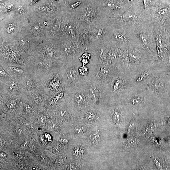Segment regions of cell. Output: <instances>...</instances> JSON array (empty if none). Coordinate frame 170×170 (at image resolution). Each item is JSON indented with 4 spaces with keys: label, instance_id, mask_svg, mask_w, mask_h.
<instances>
[{
    "label": "cell",
    "instance_id": "cell-11",
    "mask_svg": "<svg viewBox=\"0 0 170 170\" xmlns=\"http://www.w3.org/2000/svg\"><path fill=\"white\" fill-rule=\"evenodd\" d=\"M48 95L45 91H40L35 92L26 96L36 107H40L43 106L44 101L46 100Z\"/></svg>",
    "mask_w": 170,
    "mask_h": 170
},
{
    "label": "cell",
    "instance_id": "cell-5",
    "mask_svg": "<svg viewBox=\"0 0 170 170\" xmlns=\"http://www.w3.org/2000/svg\"><path fill=\"white\" fill-rule=\"evenodd\" d=\"M19 79L22 94L26 96L40 91H44L47 93L43 80L31 72Z\"/></svg>",
    "mask_w": 170,
    "mask_h": 170
},
{
    "label": "cell",
    "instance_id": "cell-19",
    "mask_svg": "<svg viewBox=\"0 0 170 170\" xmlns=\"http://www.w3.org/2000/svg\"><path fill=\"white\" fill-rule=\"evenodd\" d=\"M79 73L81 75L84 76L88 77L89 69L86 65H82L78 69Z\"/></svg>",
    "mask_w": 170,
    "mask_h": 170
},
{
    "label": "cell",
    "instance_id": "cell-36",
    "mask_svg": "<svg viewBox=\"0 0 170 170\" xmlns=\"http://www.w3.org/2000/svg\"><path fill=\"white\" fill-rule=\"evenodd\" d=\"M18 11L21 14L24 13L26 11L25 9L22 6H20L18 8Z\"/></svg>",
    "mask_w": 170,
    "mask_h": 170
},
{
    "label": "cell",
    "instance_id": "cell-12",
    "mask_svg": "<svg viewBox=\"0 0 170 170\" xmlns=\"http://www.w3.org/2000/svg\"><path fill=\"white\" fill-rule=\"evenodd\" d=\"M163 82L162 81L157 78L155 79L154 80L152 81V89L155 91H158L162 89L164 87Z\"/></svg>",
    "mask_w": 170,
    "mask_h": 170
},
{
    "label": "cell",
    "instance_id": "cell-15",
    "mask_svg": "<svg viewBox=\"0 0 170 170\" xmlns=\"http://www.w3.org/2000/svg\"><path fill=\"white\" fill-rule=\"evenodd\" d=\"M85 116L90 120H95L99 119V117L97 113L93 110H89L85 113Z\"/></svg>",
    "mask_w": 170,
    "mask_h": 170
},
{
    "label": "cell",
    "instance_id": "cell-2",
    "mask_svg": "<svg viewBox=\"0 0 170 170\" xmlns=\"http://www.w3.org/2000/svg\"><path fill=\"white\" fill-rule=\"evenodd\" d=\"M63 63L61 60L52 61L36 57L28 61L26 65L31 72L44 79L59 72Z\"/></svg>",
    "mask_w": 170,
    "mask_h": 170
},
{
    "label": "cell",
    "instance_id": "cell-14",
    "mask_svg": "<svg viewBox=\"0 0 170 170\" xmlns=\"http://www.w3.org/2000/svg\"><path fill=\"white\" fill-rule=\"evenodd\" d=\"M91 55L87 53L86 50L85 53H84L79 58V60L81 62L82 65H89L90 62V56Z\"/></svg>",
    "mask_w": 170,
    "mask_h": 170
},
{
    "label": "cell",
    "instance_id": "cell-34",
    "mask_svg": "<svg viewBox=\"0 0 170 170\" xmlns=\"http://www.w3.org/2000/svg\"><path fill=\"white\" fill-rule=\"evenodd\" d=\"M38 10L39 11H41V12H45L47 11L48 8L46 6H42L39 7L38 8Z\"/></svg>",
    "mask_w": 170,
    "mask_h": 170
},
{
    "label": "cell",
    "instance_id": "cell-41",
    "mask_svg": "<svg viewBox=\"0 0 170 170\" xmlns=\"http://www.w3.org/2000/svg\"><path fill=\"white\" fill-rule=\"evenodd\" d=\"M1 156L2 158H5L6 157V155L4 152H1Z\"/></svg>",
    "mask_w": 170,
    "mask_h": 170
},
{
    "label": "cell",
    "instance_id": "cell-20",
    "mask_svg": "<svg viewBox=\"0 0 170 170\" xmlns=\"http://www.w3.org/2000/svg\"><path fill=\"white\" fill-rule=\"evenodd\" d=\"M150 73V72L148 71H145L143 73H142L137 78L136 82H140L145 80L149 75Z\"/></svg>",
    "mask_w": 170,
    "mask_h": 170
},
{
    "label": "cell",
    "instance_id": "cell-3",
    "mask_svg": "<svg viewBox=\"0 0 170 170\" xmlns=\"http://www.w3.org/2000/svg\"><path fill=\"white\" fill-rule=\"evenodd\" d=\"M128 84L125 73L120 71L115 73L103 84L107 99L123 96L126 91Z\"/></svg>",
    "mask_w": 170,
    "mask_h": 170
},
{
    "label": "cell",
    "instance_id": "cell-40",
    "mask_svg": "<svg viewBox=\"0 0 170 170\" xmlns=\"http://www.w3.org/2000/svg\"><path fill=\"white\" fill-rule=\"evenodd\" d=\"M45 137L47 139H48V141H50L51 140V137L50 134H48V133H46L45 134Z\"/></svg>",
    "mask_w": 170,
    "mask_h": 170
},
{
    "label": "cell",
    "instance_id": "cell-31",
    "mask_svg": "<svg viewBox=\"0 0 170 170\" xmlns=\"http://www.w3.org/2000/svg\"><path fill=\"white\" fill-rule=\"evenodd\" d=\"M168 8H164L161 9L159 11H158V14L159 15H162L164 14L167 12V10H168Z\"/></svg>",
    "mask_w": 170,
    "mask_h": 170
},
{
    "label": "cell",
    "instance_id": "cell-22",
    "mask_svg": "<svg viewBox=\"0 0 170 170\" xmlns=\"http://www.w3.org/2000/svg\"><path fill=\"white\" fill-rule=\"evenodd\" d=\"M93 16L92 11L90 9H87L84 12V17L85 20H89L91 19Z\"/></svg>",
    "mask_w": 170,
    "mask_h": 170
},
{
    "label": "cell",
    "instance_id": "cell-26",
    "mask_svg": "<svg viewBox=\"0 0 170 170\" xmlns=\"http://www.w3.org/2000/svg\"><path fill=\"white\" fill-rule=\"evenodd\" d=\"M114 36L115 39L117 41L121 42L124 40V37L121 33H120L118 32L115 33L114 34Z\"/></svg>",
    "mask_w": 170,
    "mask_h": 170
},
{
    "label": "cell",
    "instance_id": "cell-30",
    "mask_svg": "<svg viewBox=\"0 0 170 170\" xmlns=\"http://www.w3.org/2000/svg\"><path fill=\"white\" fill-rule=\"evenodd\" d=\"M130 58L133 60H138L139 57L135 54L133 53H130L129 54Z\"/></svg>",
    "mask_w": 170,
    "mask_h": 170
},
{
    "label": "cell",
    "instance_id": "cell-16",
    "mask_svg": "<svg viewBox=\"0 0 170 170\" xmlns=\"http://www.w3.org/2000/svg\"><path fill=\"white\" fill-rule=\"evenodd\" d=\"M156 44L158 54L161 55L164 47V43L163 40L159 37L157 38L156 39Z\"/></svg>",
    "mask_w": 170,
    "mask_h": 170
},
{
    "label": "cell",
    "instance_id": "cell-18",
    "mask_svg": "<svg viewBox=\"0 0 170 170\" xmlns=\"http://www.w3.org/2000/svg\"><path fill=\"white\" fill-rule=\"evenodd\" d=\"M84 153V149L80 146L75 147L73 152V155L76 157H79L83 156Z\"/></svg>",
    "mask_w": 170,
    "mask_h": 170
},
{
    "label": "cell",
    "instance_id": "cell-38",
    "mask_svg": "<svg viewBox=\"0 0 170 170\" xmlns=\"http://www.w3.org/2000/svg\"><path fill=\"white\" fill-rule=\"evenodd\" d=\"M27 144L28 143L27 142H25L23 144L21 145V147H20V149H23L25 148V147L27 146Z\"/></svg>",
    "mask_w": 170,
    "mask_h": 170
},
{
    "label": "cell",
    "instance_id": "cell-32",
    "mask_svg": "<svg viewBox=\"0 0 170 170\" xmlns=\"http://www.w3.org/2000/svg\"><path fill=\"white\" fill-rule=\"evenodd\" d=\"M103 31L102 29H99L96 33V37L97 38L99 39L103 36Z\"/></svg>",
    "mask_w": 170,
    "mask_h": 170
},
{
    "label": "cell",
    "instance_id": "cell-23",
    "mask_svg": "<svg viewBox=\"0 0 170 170\" xmlns=\"http://www.w3.org/2000/svg\"><path fill=\"white\" fill-rule=\"evenodd\" d=\"M134 16V14L131 11L125 13L123 15V19L125 21H128L133 18Z\"/></svg>",
    "mask_w": 170,
    "mask_h": 170
},
{
    "label": "cell",
    "instance_id": "cell-17",
    "mask_svg": "<svg viewBox=\"0 0 170 170\" xmlns=\"http://www.w3.org/2000/svg\"><path fill=\"white\" fill-rule=\"evenodd\" d=\"M100 134L98 132H95L91 135L90 139L92 143L94 145H97L100 141Z\"/></svg>",
    "mask_w": 170,
    "mask_h": 170
},
{
    "label": "cell",
    "instance_id": "cell-35",
    "mask_svg": "<svg viewBox=\"0 0 170 170\" xmlns=\"http://www.w3.org/2000/svg\"><path fill=\"white\" fill-rule=\"evenodd\" d=\"M150 0H143L144 6L145 8H147L149 5Z\"/></svg>",
    "mask_w": 170,
    "mask_h": 170
},
{
    "label": "cell",
    "instance_id": "cell-37",
    "mask_svg": "<svg viewBox=\"0 0 170 170\" xmlns=\"http://www.w3.org/2000/svg\"><path fill=\"white\" fill-rule=\"evenodd\" d=\"M15 131L18 134H21L22 133V131L21 128H19V127H16L15 128Z\"/></svg>",
    "mask_w": 170,
    "mask_h": 170
},
{
    "label": "cell",
    "instance_id": "cell-4",
    "mask_svg": "<svg viewBox=\"0 0 170 170\" xmlns=\"http://www.w3.org/2000/svg\"><path fill=\"white\" fill-rule=\"evenodd\" d=\"M88 103L99 106L107 99L104 85L97 82L88 79L84 88Z\"/></svg>",
    "mask_w": 170,
    "mask_h": 170
},
{
    "label": "cell",
    "instance_id": "cell-29",
    "mask_svg": "<svg viewBox=\"0 0 170 170\" xmlns=\"http://www.w3.org/2000/svg\"><path fill=\"white\" fill-rule=\"evenodd\" d=\"M15 29V26L13 24H9L6 27V31L8 33H11L13 32Z\"/></svg>",
    "mask_w": 170,
    "mask_h": 170
},
{
    "label": "cell",
    "instance_id": "cell-43",
    "mask_svg": "<svg viewBox=\"0 0 170 170\" xmlns=\"http://www.w3.org/2000/svg\"><path fill=\"white\" fill-rule=\"evenodd\" d=\"M169 67V70H170V65Z\"/></svg>",
    "mask_w": 170,
    "mask_h": 170
},
{
    "label": "cell",
    "instance_id": "cell-28",
    "mask_svg": "<svg viewBox=\"0 0 170 170\" xmlns=\"http://www.w3.org/2000/svg\"><path fill=\"white\" fill-rule=\"evenodd\" d=\"M32 30L33 32L35 34L38 33L41 29V26L39 24H35L32 26Z\"/></svg>",
    "mask_w": 170,
    "mask_h": 170
},
{
    "label": "cell",
    "instance_id": "cell-45",
    "mask_svg": "<svg viewBox=\"0 0 170 170\" xmlns=\"http://www.w3.org/2000/svg\"><path fill=\"white\" fill-rule=\"evenodd\" d=\"M55 1H59V0H55Z\"/></svg>",
    "mask_w": 170,
    "mask_h": 170
},
{
    "label": "cell",
    "instance_id": "cell-13",
    "mask_svg": "<svg viewBox=\"0 0 170 170\" xmlns=\"http://www.w3.org/2000/svg\"><path fill=\"white\" fill-rule=\"evenodd\" d=\"M12 79L10 76L9 75L2 67L1 65L0 66V83L5 82L11 80Z\"/></svg>",
    "mask_w": 170,
    "mask_h": 170
},
{
    "label": "cell",
    "instance_id": "cell-44",
    "mask_svg": "<svg viewBox=\"0 0 170 170\" xmlns=\"http://www.w3.org/2000/svg\"><path fill=\"white\" fill-rule=\"evenodd\" d=\"M126 1H130V0H126Z\"/></svg>",
    "mask_w": 170,
    "mask_h": 170
},
{
    "label": "cell",
    "instance_id": "cell-25",
    "mask_svg": "<svg viewBox=\"0 0 170 170\" xmlns=\"http://www.w3.org/2000/svg\"><path fill=\"white\" fill-rule=\"evenodd\" d=\"M46 116L44 113H42L39 116L38 120L40 124L43 125L45 124L46 120Z\"/></svg>",
    "mask_w": 170,
    "mask_h": 170
},
{
    "label": "cell",
    "instance_id": "cell-27",
    "mask_svg": "<svg viewBox=\"0 0 170 170\" xmlns=\"http://www.w3.org/2000/svg\"><path fill=\"white\" fill-rule=\"evenodd\" d=\"M75 132L77 133H84L86 129L84 127L82 126H77L74 128Z\"/></svg>",
    "mask_w": 170,
    "mask_h": 170
},
{
    "label": "cell",
    "instance_id": "cell-10",
    "mask_svg": "<svg viewBox=\"0 0 170 170\" xmlns=\"http://www.w3.org/2000/svg\"><path fill=\"white\" fill-rule=\"evenodd\" d=\"M38 56L42 58L52 61L61 60H58L59 52L57 49L51 45H47L44 47L39 52Z\"/></svg>",
    "mask_w": 170,
    "mask_h": 170
},
{
    "label": "cell",
    "instance_id": "cell-24",
    "mask_svg": "<svg viewBox=\"0 0 170 170\" xmlns=\"http://www.w3.org/2000/svg\"><path fill=\"white\" fill-rule=\"evenodd\" d=\"M141 40L145 46L148 47V41L147 37L144 34L141 33L140 35Z\"/></svg>",
    "mask_w": 170,
    "mask_h": 170
},
{
    "label": "cell",
    "instance_id": "cell-1",
    "mask_svg": "<svg viewBox=\"0 0 170 170\" xmlns=\"http://www.w3.org/2000/svg\"><path fill=\"white\" fill-rule=\"evenodd\" d=\"M82 64L79 60L63 63L59 72L62 79L65 92L83 89L89 79L88 76L80 75L78 69Z\"/></svg>",
    "mask_w": 170,
    "mask_h": 170
},
{
    "label": "cell",
    "instance_id": "cell-39",
    "mask_svg": "<svg viewBox=\"0 0 170 170\" xmlns=\"http://www.w3.org/2000/svg\"><path fill=\"white\" fill-rule=\"evenodd\" d=\"M80 2H78L75 3L73 4V5H71V7L73 8H74L78 6L80 4Z\"/></svg>",
    "mask_w": 170,
    "mask_h": 170
},
{
    "label": "cell",
    "instance_id": "cell-42",
    "mask_svg": "<svg viewBox=\"0 0 170 170\" xmlns=\"http://www.w3.org/2000/svg\"><path fill=\"white\" fill-rule=\"evenodd\" d=\"M39 0H32L33 2L34 3L37 2V1H39Z\"/></svg>",
    "mask_w": 170,
    "mask_h": 170
},
{
    "label": "cell",
    "instance_id": "cell-7",
    "mask_svg": "<svg viewBox=\"0 0 170 170\" xmlns=\"http://www.w3.org/2000/svg\"><path fill=\"white\" fill-rule=\"evenodd\" d=\"M64 98L80 109H85L89 103L83 89L70 92H65Z\"/></svg>",
    "mask_w": 170,
    "mask_h": 170
},
{
    "label": "cell",
    "instance_id": "cell-6",
    "mask_svg": "<svg viewBox=\"0 0 170 170\" xmlns=\"http://www.w3.org/2000/svg\"><path fill=\"white\" fill-rule=\"evenodd\" d=\"M88 78L91 80L104 84L116 72L110 66L90 62Z\"/></svg>",
    "mask_w": 170,
    "mask_h": 170
},
{
    "label": "cell",
    "instance_id": "cell-9",
    "mask_svg": "<svg viewBox=\"0 0 170 170\" xmlns=\"http://www.w3.org/2000/svg\"><path fill=\"white\" fill-rule=\"evenodd\" d=\"M0 94L9 95L22 94L19 79H12L0 83Z\"/></svg>",
    "mask_w": 170,
    "mask_h": 170
},
{
    "label": "cell",
    "instance_id": "cell-33",
    "mask_svg": "<svg viewBox=\"0 0 170 170\" xmlns=\"http://www.w3.org/2000/svg\"><path fill=\"white\" fill-rule=\"evenodd\" d=\"M107 6L111 8H118V6L113 3L108 2L107 3Z\"/></svg>",
    "mask_w": 170,
    "mask_h": 170
},
{
    "label": "cell",
    "instance_id": "cell-8",
    "mask_svg": "<svg viewBox=\"0 0 170 170\" xmlns=\"http://www.w3.org/2000/svg\"><path fill=\"white\" fill-rule=\"evenodd\" d=\"M1 65L12 79H19L29 74L30 71L27 65L9 63H1Z\"/></svg>",
    "mask_w": 170,
    "mask_h": 170
},
{
    "label": "cell",
    "instance_id": "cell-21",
    "mask_svg": "<svg viewBox=\"0 0 170 170\" xmlns=\"http://www.w3.org/2000/svg\"><path fill=\"white\" fill-rule=\"evenodd\" d=\"M142 97L138 94L135 95L132 97V101L134 104L138 105L140 104L143 100Z\"/></svg>",
    "mask_w": 170,
    "mask_h": 170
}]
</instances>
